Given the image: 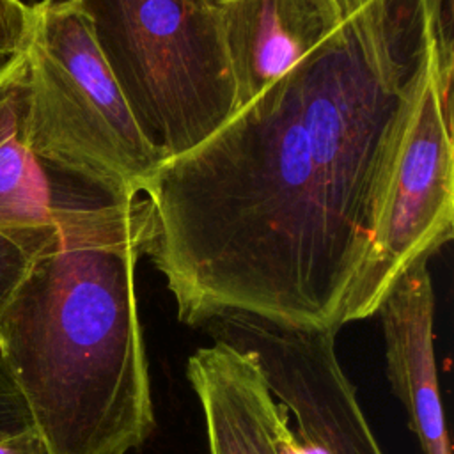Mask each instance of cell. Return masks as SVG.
<instances>
[{
  "instance_id": "9",
  "label": "cell",
  "mask_w": 454,
  "mask_h": 454,
  "mask_svg": "<svg viewBox=\"0 0 454 454\" xmlns=\"http://www.w3.org/2000/svg\"><path fill=\"white\" fill-rule=\"evenodd\" d=\"M383 323L387 374L408 413L424 454H450L438 392L433 317L434 293L427 259L413 262L378 309Z\"/></svg>"
},
{
  "instance_id": "7",
  "label": "cell",
  "mask_w": 454,
  "mask_h": 454,
  "mask_svg": "<svg viewBox=\"0 0 454 454\" xmlns=\"http://www.w3.org/2000/svg\"><path fill=\"white\" fill-rule=\"evenodd\" d=\"M140 199L114 195L44 161L27 135L25 50L0 64V236L32 255L129 218Z\"/></svg>"
},
{
  "instance_id": "2",
  "label": "cell",
  "mask_w": 454,
  "mask_h": 454,
  "mask_svg": "<svg viewBox=\"0 0 454 454\" xmlns=\"http://www.w3.org/2000/svg\"><path fill=\"white\" fill-rule=\"evenodd\" d=\"M147 202L37 254L0 312V356L50 454H126L154 427L135 293Z\"/></svg>"
},
{
  "instance_id": "1",
  "label": "cell",
  "mask_w": 454,
  "mask_h": 454,
  "mask_svg": "<svg viewBox=\"0 0 454 454\" xmlns=\"http://www.w3.org/2000/svg\"><path fill=\"white\" fill-rule=\"evenodd\" d=\"M438 0H371L142 192L186 325L339 330L426 85Z\"/></svg>"
},
{
  "instance_id": "12",
  "label": "cell",
  "mask_w": 454,
  "mask_h": 454,
  "mask_svg": "<svg viewBox=\"0 0 454 454\" xmlns=\"http://www.w3.org/2000/svg\"><path fill=\"white\" fill-rule=\"evenodd\" d=\"M32 27V4L0 0V60L21 51Z\"/></svg>"
},
{
  "instance_id": "15",
  "label": "cell",
  "mask_w": 454,
  "mask_h": 454,
  "mask_svg": "<svg viewBox=\"0 0 454 454\" xmlns=\"http://www.w3.org/2000/svg\"><path fill=\"white\" fill-rule=\"evenodd\" d=\"M273 431H275V443H277L278 454H314L309 447H305L301 443V440L289 427L287 410L280 403H278V410L275 415Z\"/></svg>"
},
{
  "instance_id": "3",
  "label": "cell",
  "mask_w": 454,
  "mask_h": 454,
  "mask_svg": "<svg viewBox=\"0 0 454 454\" xmlns=\"http://www.w3.org/2000/svg\"><path fill=\"white\" fill-rule=\"evenodd\" d=\"M23 50L32 149L74 177L138 199L165 154L142 133L78 0L32 4Z\"/></svg>"
},
{
  "instance_id": "6",
  "label": "cell",
  "mask_w": 454,
  "mask_h": 454,
  "mask_svg": "<svg viewBox=\"0 0 454 454\" xmlns=\"http://www.w3.org/2000/svg\"><path fill=\"white\" fill-rule=\"evenodd\" d=\"M213 340L252 355L314 454H383L335 355V330H303L231 312L204 323Z\"/></svg>"
},
{
  "instance_id": "11",
  "label": "cell",
  "mask_w": 454,
  "mask_h": 454,
  "mask_svg": "<svg viewBox=\"0 0 454 454\" xmlns=\"http://www.w3.org/2000/svg\"><path fill=\"white\" fill-rule=\"evenodd\" d=\"M34 420L28 404L18 388L11 371L0 356V438L32 429Z\"/></svg>"
},
{
  "instance_id": "16",
  "label": "cell",
  "mask_w": 454,
  "mask_h": 454,
  "mask_svg": "<svg viewBox=\"0 0 454 454\" xmlns=\"http://www.w3.org/2000/svg\"><path fill=\"white\" fill-rule=\"evenodd\" d=\"M369 2H371V0H335L342 20H346V18L351 16V14H355L356 11H360V9H362L365 4H369Z\"/></svg>"
},
{
  "instance_id": "14",
  "label": "cell",
  "mask_w": 454,
  "mask_h": 454,
  "mask_svg": "<svg viewBox=\"0 0 454 454\" xmlns=\"http://www.w3.org/2000/svg\"><path fill=\"white\" fill-rule=\"evenodd\" d=\"M0 454H50L35 427L0 438Z\"/></svg>"
},
{
  "instance_id": "13",
  "label": "cell",
  "mask_w": 454,
  "mask_h": 454,
  "mask_svg": "<svg viewBox=\"0 0 454 454\" xmlns=\"http://www.w3.org/2000/svg\"><path fill=\"white\" fill-rule=\"evenodd\" d=\"M34 257L14 241L0 236V312L25 277Z\"/></svg>"
},
{
  "instance_id": "8",
  "label": "cell",
  "mask_w": 454,
  "mask_h": 454,
  "mask_svg": "<svg viewBox=\"0 0 454 454\" xmlns=\"http://www.w3.org/2000/svg\"><path fill=\"white\" fill-rule=\"evenodd\" d=\"M213 9L234 82V110L344 21L335 0H213Z\"/></svg>"
},
{
  "instance_id": "17",
  "label": "cell",
  "mask_w": 454,
  "mask_h": 454,
  "mask_svg": "<svg viewBox=\"0 0 454 454\" xmlns=\"http://www.w3.org/2000/svg\"><path fill=\"white\" fill-rule=\"evenodd\" d=\"M200 2H207V4H211V2H213V0H200Z\"/></svg>"
},
{
  "instance_id": "5",
  "label": "cell",
  "mask_w": 454,
  "mask_h": 454,
  "mask_svg": "<svg viewBox=\"0 0 454 454\" xmlns=\"http://www.w3.org/2000/svg\"><path fill=\"white\" fill-rule=\"evenodd\" d=\"M452 94L431 69L401 145L372 250L355 284L342 323L378 314L397 278L452 238Z\"/></svg>"
},
{
  "instance_id": "4",
  "label": "cell",
  "mask_w": 454,
  "mask_h": 454,
  "mask_svg": "<svg viewBox=\"0 0 454 454\" xmlns=\"http://www.w3.org/2000/svg\"><path fill=\"white\" fill-rule=\"evenodd\" d=\"M142 133L177 156L234 110V82L213 2L78 0Z\"/></svg>"
},
{
  "instance_id": "10",
  "label": "cell",
  "mask_w": 454,
  "mask_h": 454,
  "mask_svg": "<svg viewBox=\"0 0 454 454\" xmlns=\"http://www.w3.org/2000/svg\"><path fill=\"white\" fill-rule=\"evenodd\" d=\"M186 376L202 408L209 454H278V403L252 355L215 340L188 358Z\"/></svg>"
}]
</instances>
